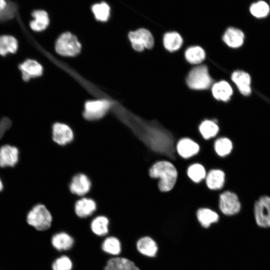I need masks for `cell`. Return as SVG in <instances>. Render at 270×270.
Here are the masks:
<instances>
[{
  "label": "cell",
  "instance_id": "cell-1",
  "mask_svg": "<svg viewBox=\"0 0 270 270\" xmlns=\"http://www.w3.org/2000/svg\"><path fill=\"white\" fill-rule=\"evenodd\" d=\"M149 176L158 180V188L161 192L170 191L174 188L178 179V170L173 163L162 160L151 165L148 171Z\"/></svg>",
  "mask_w": 270,
  "mask_h": 270
},
{
  "label": "cell",
  "instance_id": "cell-2",
  "mask_svg": "<svg viewBox=\"0 0 270 270\" xmlns=\"http://www.w3.org/2000/svg\"><path fill=\"white\" fill-rule=\"evenodd\" d=\"M27 223L36 230L43 231L48 230L51 226L52 217L46 208L42 204L34 205L26 215Z\"/></svg>",
  "mask_w": 270,
  "mask_h": 270
},
{
  "label": "cell",
  "instance_id": "cell-3",
  "mask_svg": "<svg viewBox=\"0 0 270 270\" xmlns=\"http://www.w3.org/2000/svg\"><path fill=\"white\" fill-rule=\"evenodd\" d=\"M188 86L194 90L208 89L212 85V80L210 75L208 67L205 65L194 67L189 72L186 80Z\"/></svg>",
  "mask_w": 270,
  "mask_h": 270
},
{
  "label": "cell",
  "instance_id": "cell-4",
  "mask_svg": "<svg viewBox=\"0 0 270 270\" xmlns=\"http://www.w3.org/2000/svg\"><path fill=\"white\" fill-rule=\"evenodd\" d=\"M218 210L226 216H234L240 211L241 202L237 194L230 190L220 192L218 198Z\"/></svg>",
  "mask_w": 270,
  "mask_h": 270
},
{
  "label": "cell",
  "instance_id": "cell-5",
  "mask_svg": "<svg viewBox=\"0 0 270 270\" xmlns=\"http://www.w3.org/2000/svg\"><path fill=\"white\" fill-rule=\"evenodd\" d=\"M56 52L63 56H72L78 54L81 45L75 36L69 32L62 34L56 40Z\"/></svg>",
  "mask_w": 270,
  "mask_h": 270
},
{
  "label": "cell",
  "instance_id": "cell-6",
  "mask_svg": "<svg viewBox=\"0 0 270 270\" xmlns=\"http://www.w3.org/2000/svg\"><path fill=\"white\" fill-rule=\"evenodd\" d=\"M254 218L257 226L262 228H270V197L262 196L254 204Z\"/></svg>",
  "mask_w": 270,
  "mask_h": 270
},
{
  "label": "cell",
  "instance_id": "cell-7",
  "mask_svg": "<svg viewBox=\"0 0 270 270\" xmlns=\"http://www.w3.org/2000/svg\"><path fill=\"white\" fill-rule=\"evenodd\" d=\"M128 38L133 48L138 52H142L145 48L150 49L154 45L152 33L144 28L130 32Z\"/></svg>",
  "mask_w": 270,
  "mask_h": 270
},
{
  "label": "cell",
  "instance_id": "cell-8",
  "mask_svg": "<svg viewBox=\"0 0 270 270\" xmlns=\"http://www.w3.org/2000/svg\"><path fill=\"white\" fill-rule=\"evenodd\" d=\"M110 106V102L106 100L88 101L84 105V116L90 120L100 119L106 113Z\"/></svg>",
  "mask_w": 270,
  "mask_h": 270
},
{
  "label": "cell",
  "instance_id": "cell-9",
  "mask_svg": "<svg viewBox=\"0 0 270 270\" xmlns=\"http://www.w3.org/2000/svg\"><path fill=\"white\" fill-rule=\"evenodd\" d=\"M200 150L199 144L188 137L180 138L176 144L177 154L183 159H190L194 156L199 152Z\"/></svg>",
  "mask_w": 270,
  "mask_h": 270
},
{
  "label": "cell",
  "instance_id": "cell-10",
  "mask_svg": "<svg viewBox=\"0 0 270 270\" xmlns=\"http://www.w3.org/2000/svg\"><path fill=\"white\" fill-rule=\"evenodd\" d=\"M20 151L14 146L6 144L0 147V168H13L18 162Z\"/></svg>",
  "mask_w": 270,
  "mask_h": 270
},
{
  "label": "cell",
  "instance_id": "cell-11",
  "mask_svg": "<svg viewBox=\"0 0 270 270\" xmlns=\"http://www.w3.org/2000/svg\"><path fill=\"white\" fill-rule=\"evenodd\" d=\"M74 132L66 124L54 123L52 127V138L59 146H64L70 143L74 139Z\"/></svg>",
  "mask_w": 270,
  "mask_h": 270
},
{
  "label": "cell",
  "instance_id": "cell-12",
  "mask_svg": "<svg viewBox=\"0 0 270 270\" xmlns=\"http://www.w3.org/2000/svg\"><path fill=\"white\" fill-rule=\"evenodd\" d=\"M91 182L84 174L79 173L74 175L70 183L69 189L72 194L82 196L90 190Z\"/></svg>",
  "mask_w": 270,
  "mask_h": 270
},
{
  "label": "cell",
  "instance_id": "cell-13",
  "mask_svg": "<svg viewBox=\"0 0 270 270\" xmlns=\"http://www.w3.org/2000/svg\"><path fill=\"white\" fill-rule=\"evenodd\" d=\"M204 182L209 190L222 191L226 182L225 172L220 169H211L207 172Z\"/></svg>",
  "mask_w": 270,
  "mask_h": 270
},
{
  "label": "cell",
  "instance_id": "cell-14",
  "mask_svg": "<svg viewBox=\"0 0 270 270\" xmlns=\"http://www.w3.org/2000/svg\"><path fill=\"white\" fill-rule=\"evenodd\" d=\"M22 78L25 82L32 78L40 76L42 74L43 68L42 65L35 60L28 59L19 66Z\"/></svg>",
  "mask_w": 270,
  "mask_h": 270
},
{
  "label": "cell",
  "instance_id": "cell-15",
  "mask_svg": "<svg viewBox=\"0 0 270 270\" xmlns=\"http://www.w3.org/2000/svg\"><path fill=\"white\" fill-rule=\"evenodd\" d=\"M96 210V204L91 198L82 197L77 200L74 205L76 215L80 218L91 216Z\"/></svg>",
  "mask_w": 270,
  "mask_h": 270
},
{
  "label": "cell",
  "instance_id": "cell-16",
  "mask_svg": "<svg viewBox=\"0 0 270 270\" xmlns=\"http://www.w3.org/2000/svg\"><path fill=\"white\" fill-rule=\"evenodd\" d=\"M198 223L204 228H208L212 224L216 223L220 220L217 212L208 208H200L196 212Z\"/></svg>",
  "mask_w": 270,
  "mask_h": 270
},
{
  "label": "cell",
  "instance_id": "cell-17",
  "mask_svg": "<svg viewBox=\"0 0 270 270\" xmlns=\"http://www.w3.org/2000/svg\"><path fill=\"white\" fill-rule=\"evenodd\" d=\"M231 78L242 94L248 96L250 94L251 79L248 73L242 70H236L232 74Z\"/></svg>",
  "mask_w": 270,
  "mask_h": 270
},
{
  "label": "cell",
  "instance_id": "cell-18",
  "mask_svg": "<svg viewBox=\"0 0 270 270\" xmlns=\"http://www.w3.org/2000/svg\"><path fill=\"white\" fill-rule=\"evenodd\" d=\"M244 34L239 28L234 27H229L224 32L222 40L228 46L232 48L240 47L244 43Z\"/></svg>",
  "mask_w": 270,
  "mask_h": 270
},
{
  "label": "cell",
  "instance_id": "cell-19",
  "mask_svg": "<svg viewBox=\"0 0 270 270\" xmlns=\"http://www.w3.org/2000/svg\"><path fill=\"white\" fill-rule=\"evenodd\" d=\"M136 249L142 254L150 258L156 256L158 246L156 241L148 236L140 238L136 242Z\"/></svg>",
  "mask_w": 270,
  "mask_h": 270
},
{
  "label": "cell",
  "instance_id": "cell-20",
  "mask_svg": "<svg viewBox=\"0 0 270 270\" xmlns=\"http://www.w3.org/2000/svg\"><path fill=\"white\" fill-rule=\"evenodd\" d=\"M104 270H140L131 260L124 257H114L106 262Z\"/></svg>",
  "mask_w": 270,
  "mask_h": 270
},
{
  "label": "cell",
  "instance_id": "cell-21",
  "mask_svg": "<svg viewBox=\"0 0 270 270\" xmlns=\"http://www.w3.org/2000/svg\"><path fill=\"white\" fill-rule=\"evenodd\" d=\"M212 92L216 100L226 102L230 99L233 90L228 82L225 80H221L212 85Z\"/></svg>",
  "mask_w": 270,
  "mask_h": 270
},
{
  "label": "cell",
  "instance_id": "cell-22",
  "mask_svg": "<svg viewBox=\"0 0 270 270\" xmlns=\"http://www.w3.org/2000/svg\"><path fill=\"white\" fill-rule=\"evenodd\" d=\"M73 238L65 232H60L54 234L52 238V246L58 250H68L74 244Z\"/></svg>",
  "mask_w": 270,
  "mask_h": 270
},
{
  "label": "cell",
  "instance_id": "cell-23",
  "mask_svg": "<svg viewBox=\"0 0 270 270\" xmlns=\"http://www.w3.org/2000/svg\"><path fill=\"white\" fill-rule=\"evenodd\" d=\"M32 16L34 20L30 23V28L34 32H41L46 28L49 24L48 13L44 10H36Z\"/></svg>",
  "mask_w": 270,
  "mask_h": 270
},
{
  "label": "cell",
  "instance_id": "cell-24",
  "mask_svg": "<svg viewBox=\"0 0 270 270\" xmlns=\"http://www.w3.org/2000/svg\"><path fill=\"white\" fill-rule=\"evenodd\" d=\"M198 130L202 138L205 140H208L216 136L220 128L216 122L206 120L200 124Z\"/></svg>",
  "mask_w": 270,
  "mask_h": 270
},
{
  "label": "cell",
  "instance_id": "cell-25",
  "mask_svg": "<svg viewBox=\"0 0 270 270\" xmlns=\"http://www.w3.org/2000/svg\"><path fill=\"white\" fill-rule=\"evenodd\" d=\"M213 146L216 155L220 158L230 154L234 148L232 142L226 136H220L214 140Z\"/></svg>",
  "mask_w": 270,
  "mask_h": 270
},
{
  "label": "cell",
  "instance_id": "cell-26",
  "mask_svg": "<svg viewBox=\"0 0 270 270\" xmlns=\"http://www.w3.org/2000/svg\"><path fill=\"white\" fill-rule=\"evenodd\" d=\"M182 43V38L176 32H167L164 36V46L169 52H173L179 50Z\"/></svg>",
  "mask_w": 270,
  "mask_h": 270
},
{
  "label": "cell",
  "instance_id": "cell-27",
  "mask_svg": "<svg viewBox=\"0 0 270 270\" xmlns=\"http://www.w3.org/2000/svg\"><path fill=\"white\" fill-rule=\"evenodd\" d=\"M206 173L204 166L198 162L192 164L186 170V175L188 178L196 184L202 182L205 179Z\"/></svg>",
  "mask_w": 270,
  "mask_h": 270
},
{
  "label": "cell",
  "instance_id": "cell-28",
  "mask_svg": "<svg viewBox=\"0 0 270 270\" xmlns=\"http://www.w3.org/2000/svg\"><path fill=\"white\" fill-rule=\"evenodd\" d=\"M108 218L104 216H98L91 222L90 227L92 232L99 236H106L108 232Z\"/></svg>",
  "mask_w": 270,
  "mask_h": 270
},
{
  "label": "cell",
  "instance_id": "cell-29",
  "mask_svg": "<svg viewBox=\"0 0 270 270\" xmlns=\"http://www.w3.org/2000/svg\"><path fill=\"white\" fill-rule=\"evenodd\" d=\"M249 12L256 18H266L270 14L269 4L264 0L256 1L250 6Z\"/></svg>",
  "mask_w": 270,
  "mask_h": 270
},
{
  "label": "cell",
  "instance_id": "cell-30",
  "mask_svg": "<svg viewBox=\"0 0 270 270\" xmlns=\"http://www.w3.org/2000/svg\"><path fill=\"white\" fill-rule=\"evenodd\" d=\"M18 48L16 39L9 35L0 36V55L5 56L8 54L15 53Z\"/></svg>",
  "mask_w": 270,
  "mask_h": 270
},
{
  "label": "cell",
  "instance_id": "cell-31",
  "mask_svg": "<svg viewBox=\"0 0 270 270\" xmlns=\"http://www.w3.org/2000/svg\"><path fill=\"white\" fill-rule=\"evenodd\" d=\"M186 60L190 64H197L202 62L206 58L204 50L200 46H192L188 48L184 52Z\"/></svg>",
  "mask_w": 270,
  "mask_h": 270
},
{
  "label": "cell",
  "instance_id": "cell-32",
  "mask_svg": "<svg viewBox=\"0 0 270 270\" xmlns=\"http://www.w3.org/2000/svg\"><path fill=\"white\" fill-rule=\"evenodd\" d=\"M102 249L106 253L118 256L122 251V244L118 238L110 236L106 238L102 244Z\"/></svg>",
  "mask_w": 270,
  "mask_h": 270
},
{
  "label": "cell",
  "instance_id": "cell-33",
  "mask_svg": "<svg viewBox=\"0 0 270 270\" xmlns=\"http://www.w3.org/2000/svg\"><path fill=\"white\" fill-rule=\"evenodd\" d=\"M92 10L96 20L104 22L108 20L110 15V8L106 2H103L92 5Z\"/></svg>",
  "mask_w": 270,
  "mask_h": 270
},
{
  "label": "cell",
  "instance_id": "cell-34",
  "mask_svg": "<svg viewBox=\"0 0 270 270\" xmlns=\"http://www.w3.org/2000/svg\"><path fill=\"white\" fill-rule=\"evenodd\" d=\"M73 264L70 258L66 256L57 258L52 264V270H72Z\"/></svg>",
  "mask_w": 270,
  "mask_h": 270
},
{
  "label": "cell",
  "instance_id": "cell-35",
  "mask_svg": "<svg viewBox=\"0 0 270 270\" xmlns=\"http://www.w3.org/2000/svg\"><path fill=\"white\" fill-rule=\"evenodd\" d=\"M12 126V122L8 117H4L0 120V140L4 137L5 133Z\"/></svg>",
  "mask_w": 270,
  "mask_h": 270
},
{
  "label": "cell",
  "instance_id": "cell-36",
  "mask_svg": "<svg viewBox=\"0 0 270 270\" xmlns=\"http://www.w3.org/2000/svg\"><path fill=\"white\" fill-rule=\"evenodd\" d=\"M6 6V2L5 0H0V12L2 11Z\"/></svg>",
  "mask_w": 270,
  "mask_h": 270
},
{
  "label": "cell",
  "instance_id": "cell-37",
  "mask_svg": "<svg viewBox=\"0 0 270 270\" xmlns=\"http://www.w3.org/2000/svg\"><path fill=\"white\" fill-rule=\"evenodd\" d=\"M4 184L1 178H0V192H1L4 190Z\"/></svg>",
  "mask_w": 270,
  "mask_h": 270
},
{
  "label": "cell",
  "instance_id": "cell-38",
  "mask_svg": "<svg viewBox=\"0 0 270 270\" xmlns=\"http://www.w3.org/2000/svg\"><path fill=\"white\" fill-rule=\"evenodd\" d=\"M268 4H269L270 8V1H269Z\"/></svg>",
  "mask_w": 270,
  "mask_h": 270
}]
</instances>
